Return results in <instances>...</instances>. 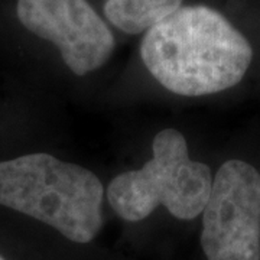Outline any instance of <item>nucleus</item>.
<instances>
[{
    "mask_svg": "<svg viewBox=\"0 0 260 260\" xmlns=\"http://www.w3.org/2000/svg\"><path fill=\"white\" fill-rule=\"evenodd\" d=\"M16 13L25 28L59 49L75 75L99 70L116 47L110 28L87 0H18Z\"/></svg>",
    "mask_w": 260,
    "mask_h": 260,
    "instance_id": "obj_5",
    "label": "nucleus"
},
{
    "mask_svg": "<svg viewBox=\"0 0 260 260\" xmlns=\"http://www.w3.org/2000/svg\"><path fill=\"white\" fill-rule=\"evenodd\" d=\"M207 260H260V174L243 160L217 171L203 211Z\"/></svg>",
    "mask_w": 260,
    "mask_h": 260,
    "instance_id": "obj_4",
    "label": "nucleus"
},
{
    "mask_svg": "<svg viewBox=\"0 0 260 260\" xmlns=\"http://www.w3.org/2000/svg\"><path fill=\"white\" fill-rule=\"evenodd\" d=\"M182 0H106L104 15L129 35L146 32L181 9Z\"/></svg>",
    "mask_w": 260,
    "mask_h": 260,
    "instance_id": "obj_6",
    "label": "nucleus"
},
{
    "mask_svg": "<svg viewBox=\"0 0 260 260\" xmlns=\"http://www.w3.org/2000/svg\"><path fill=\"white\" fill-rule=\"evenodd\" d=\"M0 260H5V259H3V257H2V256H0Z\"/></svg>",
    "mask_w": 260,
    "mask_h": 260,
    "instance_id": "obj_7",
    "label": "nucleus"
},
{
    "mask_svg": "<svg viewBox=\"0 0 260 260\" xmlns=\"http://www.w3.org/2000/svg\"><path fill=\"white\" fill-rule=\"evenodd\" d=\"M152 150V159L140 169L123 172L110 182L107 195L114 213L136 223L162 204L179 220L198 217L211 192V169L189 158L185 138L177 129L160 130Z\"/></svg>",
    "mask_w": 260,
    "mask_h": 260,
    "instance_id": "obj_3",
    "label": "nucleus"
},
{
    "mask_svg": "<svg viewBox=\"0 0 260 260\" xmlns=\"http://www.w3.org/2000/svg\"><path fill=\"white\" fill-rule=\"evenodd\" d=\"M140 56L167 90L198 97L240 83L251 64L253 48L218 10L195 5L178 9L146 30Z\"/></svg>",
    "mask_w": 260,
    "mask_h": 260,
    "instance_id": "obj_1",
    "label": "nucleus"
},
{
    "mask_svg": "<svg viewBox=\"0 0 260 260\" xmlns=\"http://www.w3.org/2000/svg\"><path fill=\"white\" fill-rule=\"evenodd\" d=\"M104 186L77 164L38 152L0 162V205L48 224L75 243H88L103 224Z\"/></svg>",
    "mask_w": 260,
    "mask_h": 260,
    "instance_id": "obj_2",
    "label": "nucleus"
}]
</instances>
